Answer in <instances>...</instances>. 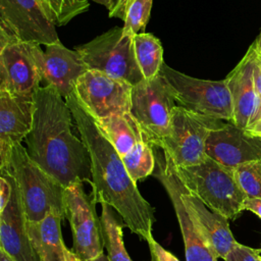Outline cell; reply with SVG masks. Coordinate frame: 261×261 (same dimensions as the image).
<instances>
[{
	"label": "cell",
	"mask_w": 261,
	"mask_h": 261,
	"mask_svg": "<svg viewBox=\"0 0 261 261\" xmlns=\"http://www.w3.org/2000/svg\"><path fill=\"white\" fill-rule=\"evenodd\" d=\"M90 261H109V259H108L107 255H105V254L103 253V254H101L99 257H97V258H95V259H93V260H90Z\"/></svg>",
	"instance_id": "74e56055"
},
{
	"label": "cell",
	"mask_w": 261,
	"mask_h": 261,
	"mask_svg": "<svg viewBox=\"0 0 261 261\" xmlns=\"http://www.w3.org/2000/svg\"><path fill=\"white\" fill-rule=\"evenodd\" d=\"M134 50L137 63L145 80L160 74L164 64L163 47L158 38L150 33L134 36Z\"/></svg>",
	"instance_id": "7402d4cb"
},
{
	"label": "cell",
	"mask_w": 261,
	"mask_h": 261,
	"mask_svg": "<svg viewBox=\"0 0 261 261\" xmlns=\"http://www.w3.org/2000/svg\"><path fill=\"white\" fill-rule=\"evenodd\" d=\"M246 130H247V129H246ZM247 132H249L251 135H253V136L258 137V138L261 139V116H260V118L258 119V121L255 123V125H254L252 128L248 129Z\"/></svg>",
	"instance_id": "e575fe53"
},
{
	"label": "cell",
	"mask_w": 261,
	"mask_h": 261,
	"mask_svg": "<svg viewBox=\"0 0 261 261\" xmlns=\"http://www.w3.org/2000/svg\"><path fill=\"white\" fill-rule=\"evenodd\" d=\"M224 123L223 120L177 105L173 110L168 133L158 148L175 167L199 164L207 157L205 146L210 133Z\"/></svg>",
	"instance_id": "5b68a950"
},
{
	"label": "cell",
	"mask_w": 261,
	"mask_h": 261,
	"mask_svg": "<svg viewBox=\"0 0 261 261\" xmlns=\"http://www.w3.org/2000/svg\"><path fill=\"white\" fill-rule=\"evenodd\" d=\"M254 84H255L257 99H256V104H255L253 114L249 120L247 127L245 128L247 130L252 128L261 116V51L259 49H258L255 67H254Z\"/></svg>",
	"instance_id": "83f0119b"
},
{
	"label": "cell",
	"mask_w": 261,
	"mask_h": 261,
	"mask_svg": "<svg viewBox=\"0 0 261 261\" xmlns=\"http://www.w3.org/2000/svg\"><path fill=\"white\" fill-rule=\"evenodd\" d=\"M256 44H257V47H258V49L261 51V32H260V34H259V36H258V38L256 39Z\"/></svg>",
	"instance_id": "f35d334b"
},
{
	"label": "cell",
	"mask_w": 261,
	"mask_h": 261,
	"mask_svg": "<svg viewBox=\"0 0 261 261\" xmlns=\"http://www.w3.org/2000/svg\"><path fill=\"white\" fill-rule=\"evenodd\" d=\"M11 181L13 187L11 199L6 208L0 212V249L13 261H40L28 234L27 217L19 193L12 178Z\"/></svg>",
	"instance_id": "e0dca14e"
},
{
	"label": "cell",
	"mask_w": 261,
	"mask_h": 261,
	"mask_svg": "<svg viewBox=\"0 0 261 261\" xmlns=\"http://www.w3.org/2000/svg\"><path fill=\"white\" fill-rule=\"evenodd\" d=\"M206 155L230 169L261 160V139L231 122L212 130L206 141Z\"/></svg>",
	"instance_id": "5bb4252c"
},
{
	"label": "cell",
	"mask_w": 261,
	"mask_h": 261,
	"mask_svg": "<svg viewBox=\"0 0 261 261\" xmlns=\"http://www.w3.org/2000/svg\"><path fill=\"white\" fill-rule=\"evenodd\" d=\"M184 196L216 256L224 260L232 247L238 243L230 230L228 219L210 210L198 198L191 195L185 186Z\"/></svg>",
	"instance_id": "d6986e66"
},
{
	"label": "cell",
	"mask_w": 261,
	"mask_h": 261,
	"mask_svg": "<svg viewBox=\"0 0 261 261\" xmlns=\"http://www.w3.org/2000/svg\"><path fill=\"white\" fill-rule=\"evenodd\" d=\"M88 1H94V2H96L98 4H101V5L105 6L108 10H110L115 0H88Z\"/></svg>",
	"instance_id": "d590c367"
},
{
	"label": "cell",
	"mask_w": 261,
	"mask_h": 261,
	"mask_svg": "<svg viewBox=\"0 0 261 261\" xmlns=\"http://www.w3.org/2000/svg\"><path fill=\"white\" fill-rule=\"evenodd\" d=\"M176 101L162 75L143 80L133 87L130 113L142 129L144 139L159 147L167 135Z\"/></svg>",
	"instance_id": "9c48e42d"
},
{
	"label": "cell",
	"mask_w": 261,
	"mask_h": 261,
	"mask_svg": "<svg viewBox=\"0 0 261 261\" xmlns=\"http://www.w3.org/2000/svg\"><path fill=\"white\" fill-rule=\"evenodd\" d=\"M88 69L102 71L135 86L144 80L137 63L134 36L115 27L74 49Z\"/></svg>",
	"instance_id": "8992f818"
},
{
	"label": "cell",
	"mask_w": 261,
	"mask_h": 261,
	"mask_svg": "<svg viewBox=\"0 0 261 261\" xmlns=\"http://www.w3.org/2000/svg\"><path fill=\"white\" fill-rule=\"evenodd\" d=\"M232 170L247 198H261V160L243 163Z\"/></svg>",
	"instance_id": "484cf974"
},
{
	"label": "cell",
	"mask_w": 261,
	"mask_h": 261,
	"mask_svg": "<svg viewBox=\"0 0 261 261\" xmlns=\"http://www.w3.org/2000/svg\"><path fill=\"white\" fill-rule=\"evenodd\" d=\"M0 261H13V260L9 257V255L5 251L0 249Z\"/></svg>",
	"instance_id": "8d00e7d4"
},
{
	"label": "cell",
	"mask_w": 261,
	"mask_h": 261,
	"mask_svg": "<svg viewBox=\"0 0 261 261\" xmlns=\"http://www.w3.org/2000/svg\"><path fill=\"white\" fill-rule=\"evenodd\" d=\"M0 170L13 179L28 222L41 221L51 212L65 218V188L30 158L22 144L12 148L7 166Z\"/></svg>",
	"instance_id": "3957f363"
},
{
	"label": "cell",
	"mask_w": 261,
	"mask_h": 261,
	"mask_svg": "<svg viewBox=\"0 0 261 261\" xmlns=\"http://www.w3.org/2000/svg\"><path fill=\"white\" fill-rule=\"evenodd\" d=\"M133 0H115L111 9L109 11L110 17H117L120 19H124L125 13L127 10L128 5L130 4Z\"/></svg>",
	"instance_id": "1f68e13d"
},
{
	"label": "cell",
	"mask_w": 261,
	"mask_h": 261,
	"mask_svg": "<svg viewBox=\"0 0 261 261\" xmlns=\"http://www.w3.org/2000/svg\"><path fill=\"white\" fill-rule=\"evenodd\" d=\"M96 203L93 193L85 192L84 184H75L65 189V218L71 229L72 251L82 261L93 260L104 253Z\"/></svg>",
	"instance_id": "8fae6325"
},
{
	"label": "cell",
	"mask_w": 261,
	"mask_h": 261,
	"mask_svg": "<svg viewBox=\"0 0 261 261\" xmlns=\"http://www.w3.org/2000/svg\"><path fill=\"white\" fill-rule=\"evenodd\" d=\"M37 55L43 81L64 99L73 93L79 77L88 70L81 55L61 42L46 46L45 51L39 46Z\"/></svg>",
	"instance_id": "2e32d148"
},
{
	"label": "cell",
	"mask_w": 261,
	"mask_h": 261,
	"mask_svg": "<svg viewBox=\"0 0 261 261\" xmlns=\"http://www.w3.org/2000/svg\"><path fill=\"white\" fill-rule=\"evenodd\" d=\"M0 25L22 42L45 46L60 42L40 0H0Z\"/></svg>",
	"instance_id": "4fadbf2b"
},
{
	"label": "cell",
	"mask_w": 261,
	"mask_h": 261,
	"mask_svg": "<svg viewBox=\"0 0 261 261\" xmlns=\"http://www.w3.org/2000/svg\"><path fill=\"white\" fill-rule=\"evenodd\" d=\"M100 216L104 247L107 250L109 261H133L125 250L123 243L122 225L117 219L113 209L102 203Z\"/></svg>",
	"instance_id": "603a6c76"
},
{
	"label": "cell",
	"mask_w": 261,
	"mask_h": 261,
	"mask_svg": "<svg viewBox=\"0 0 261 261\" xmlns=\"http://www.w3.org/2000/svg\"><path fill=\"white\" fill-rule=\"evenodd\" d=\"M40 2L56 27L66 24L90 7V3L86 4L77 0H40Z\"/></svg>",
	"instance_id": "d4e9b609"
},
{
	"label": "cell",
	"mask_w": 261,
	"mask_h": 261,
	"mask_svg": "<svg viewBox=\"0 0 261 261\" xmlns=\"http://www.w3.org/2000/svg\"><path fill=\"white\" fill-rule=\"evenodd\" d=\"M64 261H82V259L72 250H70L67 247H65Z\"/></svg>",
	"instance_id": "836d02e7"
},
{
	"label": "cell",
	"mask_w": 261,
	"mask_h": 261,
	"mask_svg": "<svg viewBox=\"0 0 261 261\" xmlns=\"http://www.w3.org/2000/svg\"><path fill=\"white\" fill-rule=\"evenodd\" d=\"M133 85L99 70L88 69L77 80L73 96L94 120L130 112Z\"/></svg>",
	"instance_id": "30bf717a"
},
{
	"label": "cell",
	"mask_w": 261,
	"mask_h": 261,
	"mask_svg": "<svg viewBox=\"0 0 261 261\" xmlns=\"http://www.w3.org/2000/svg\"><path fill=\"white\" fill-rule=\"evenodd\" d=\"M155 160L153 175L161 182L174 209L182 236L186 261H217L218 257L206 240L185 199L184 185L173 163L162 150L155 152Z\"/></svg>",
	"instance_id": "ba28073f"
},
{
	"label": "cell",
	"mask_w": 261,
	"mask_h": 261,
	"mask_svg": "<svg viewBox=\"0 0 261 261\" xmlns=\"http://www.w3.org/2000/svg\"><path fill=\"white\" fill-rule=\"evenodd\" d=\"M39 46L14 40L0 48V92L35 96L43 81L37 55Z\"/></svg>",
	"instance_id": "7c38bea8"
},
{
	"label": "cell",
	"mask_w": 261,
	"mask_h": 261,
	"mask_svg": "<svg viewBox=\"0 0 261 261\" xmlns=\"http://www.w3.org/2000/svg\"><path fill=\"white\" fill-rule=\"evenodd\" d=\"M261 249H254L237 243L229 251L224 261H261Z\"/></svg>",
	"instance_id": "f1b7e54d"
},
{
	"label": "cell",
	"mask_w": 261,
	"mask_h": 261,
	"mask_svg": "<svg viewBox=\"0 0 261 261\" xmlns=\"http://www.w3.org/2000/svg\"><path fill=\"white\" fill-rule=\"evenodd\" d=\"M160 75L167 82L172 96L179 106L232 123V101L225 79L210 81L193 77L165 63L161 68Z\"/></svg>",
	"instance_id": "52a82bcc"
},
{
	"label": "cell",
	"mask_w": 261,
	"mask_h": 261,
	"mask_svg": "<svg viewBox=\"0 0 261 261\" xmlns=\"http://www.w3.org/2000/svg\"><path fill=\"white\" fill-rule=\"evenodd\" d=\"M174 168L189 193L210 210L228 220L237 219L244 211L247 197L237 182L232 169L208 156L199 164Z\"/></svg>",
	"instance_id": "277c9868"
},
{
	"label": "cell",
	"mask_w": 261,
	"mask_h": 261,
	"mask_svg": "<svg viewBox=\"0 0 261 261\" xmlns=\"http://www.w3.org/2000/svg\"><path fill=\"white\" fill-rule=\"evenodd\" d=\"M32 130L24 139L30 158L65 189L92 184L91 159L82 139L71 129L72 114L65 99L51 86L35 94Z\"/></svg>",
	"instance_id": "7a4b0ae2"
},
{
	"label": "cell",
	"mask_w": 261,
	"mask_h": 261,
	"mask_svg": "<svg viewBox=\"0 0 261 261\" xmlns=\"http://www.w3.org/2000/svg\"><path fill=\"white\" fill-rule=\"evenodd\" d=\"M153 0H133L127 7L123 19V32L135 36L145 33L146 24L149 21Z\"/></svg>",
	"instance_id": "4316f807"
},
{
	"label": "cell",
	"mask_w": 261,
	"mask_h": 261,
	"mask_svg": "<svg viewBox=\"0 0 261 261\" xmlns=\"http://www.w3.org/2000/svg\"><path fill=\"white\" fill-rule=\"evenodd\" d=\"M153 148L152 145L143 140L121 157L128 174L136 182L153 174L156 165Z\"/></svg>",
	"instance_id": "cb8c5ba5"
},
{
	"label": "cell",
	"mask_w": 261,
	"mask_h": 261,
	"mask_svg": "<svg viewBox=\"0 0 261 261\" xmlns=\"http://www.w3.org/2000/svg\"><path fill=\"white\" fill-rule=\"evenodd\" d=\"M79 2H82V3H86V4H89V1L88 0H77Z\"/></svg>",
	"instance_id": "ab89813d"
},
{
	"label": "cell",
	"mask_w": 261,
	"mask_h": 261,
	"mask_svg": "<svg viewBox=\"0 0 261 261\" xmlns=\"http://www.w3.org/2000/svg\"><path fill=\"white\" fill-rule=\"evenodd\" d=\"M35 109V96L0 92V169L7 166L12 148L21 144L32 130Z\"/></svg>",
	"instance_id": "9a60e30c"
},
{
	"label": "cell",
	"mask_w": 261,
	"mask_h": 261,
	"mask_svg": "<svg viewBox=\"0 0 261 261\" xmlns=\"http://www.w3.org/2000/svg\"><path fill=\"white\" fill-rule=\"evenodd\" d=\"M250 211L261 219V198H246L244 211Z\"/></svg>",
	"instance_id": "d6a6232c"
},
{
	"label": "cell",
	"mask_w": 261,
	"mask_h": 261,
	"mask_svg": "<svg viewBox=\"0 0 261 261\" xmlns=\"http://www.w3.org/2000/svg\"><path fill=\"white\" fill-rule=\"evenodd\" d=\"M65 101L90 154L92 193L97 203L109 205L132 232L146 241L152 236L156 221L155 208L142 196L120 155L102 135L93 118L84 111L73 94Z\"/></svg>",
	"instance_id": "6da1fadb"
},
{
	"label": "cell",
	"mask_w": 261,
	"mask_h": 261,
	"mask_svg": "<svg viewBox=\"0 0 261 261\" xmlns=\"http://www.w3.org/2000/svg\"><path fill=\"white\" fill-rule=\"evenodd\" d=\"M61 220L59 214L51 212L41 221H27L28 234L40 261H64L66 246L62 240Z\"/></svg>",
	"instance_id": "ffe728a7"
},
{
	"label": "cell",
	"mask_w": 261,
	"mask_h": 261,
	"mask_svg": "<svg viewBox=\"0 0 261 261\" xmlns=\"http://www.w3.org/2000/svg\"><path fill=\"white\" fill-rule=\"evenodd\" d=\"M94 121L120 157L127 154L137 143L145 140L141 127L130 112Z\"/></svg>",
	"instance_id": "44dd1931"
},
{
	"label": "cell",
	"mask_w": 261,
	"mask_h": 261,
	"mask_svg": "<svg viewBox=\"0 0 261 261\" xmlns=\"http://www.w3.org/2000/svg\"><path fill=\"white\" fill-rule=\"evenodd\" d=\"M149 250H150V255H151V260L150 261H179L173 254H171L169 251L164 249L152 236H150L146 240Z\"/></svg>",
	"instance_id": "f546056e"
},
{
	"label": "cell",
	"mask_w": 261,
	"mask_h": 261,
	"mask_svg": "<svg viewBox=\"0 0 261 261\" xmlns=\"http://www.w3.org/2000/svg\"><path fill=\"white\" fill-rule=\"evenodd\" d=\"M12 181L8 174L1 173L0 177V212H2L8 205L12 196Z\"/></svg>",
	"instance_id": "4dcf8cb0"
},
{
	"label": "cell",
	"mask_w": 261,
	"mask_h": 261,
	"mask_svg": "<svg viewBox=\"0 0 261 261\" xmlns=\"http://www.w3.org/2000/svg\"><path fill=\"white\" fill-rule=\"evenodd\" d=\"M257 53L258 47L254 42L241 61L225 77L232 101V123L242 128L247 127L256 104L254 67Z\"/></svg>",
	"instance_id": "ac0fdd59"
}]
</instances>
